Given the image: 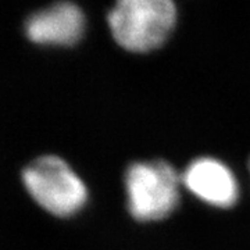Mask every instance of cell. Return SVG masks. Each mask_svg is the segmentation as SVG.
<instances>
[{"label":"cell","mask_w":250,"mask_h":250,"mask_svg":"<svg viewBox=\"0 0 250 250\" xmlns=\"http://www.w3.org/2000/svg\"><path fill=\"white\" fill-rule=\"evenodd\" d=\"M178 10L171 0H120L108 10L111 35L129 52L161 46L175 27Z\"/></svg>","instance_id":"obj_1"},{"label":"cell","mask_w":250,"mask_h":250,"mask_svg":"<svg viewBox=\"0 0 250 250\" xmlns=\"http://www.w3.org/2000/svg\"><path fill=\"white\" fill-rule=\"evenodd\" d=\"M182 178L168 161H135L124 175L128 211L138 221L163 220L177 208Z\"/></svg>","instance_id":"obj_2"},{"label":"cell","mask_w":250,"mask_h":250,"mask_svg":"<svg viewBox=\"0 0 250 250\" xmlns=\"http://www.w3.org/2000/svg\"><path fill=\"white\" fill-rule=\"evenodd\" d=\"M27 192L42 208L57 217L80 213L88 202V188L70 164L54 154L41 156L22 171Z\"/></svg>","instance_id":"obj_3"},{"label":"cell","mask_w":250,"mask_h":250,"mask_svg":"<svg viewBox=\"0 0 250 250\" xmlns=\"http://www.w3.org/2000/svg\"><path fill=\"white\" fill-rule=\"evenodd\" d=\"M181 178L188 190L207 205L228 208L238 202V179L225 163L215 157L202 156L192 160Z\"/></svg>","instance_id":"obj_4"},{"label":"cell","mask_w":250,"mask_h":250,"mask_svg":"<svg viewBox=\"0 0 250 250\" xmlns=\"http://www.w3.org/2000/svg\"><path fill=\"white\" fill-rule=\"evenodd\" d=\"M85 14L72 1H57L35 11L25 22V34L39 45L71 46L85 32Z\"/></svg>","instance_id":"obj_5"},{"label":"cell","mask_w":250,"mask_h":250,"mask_svg":"<svg viewBox=\"0 0 250 250\" xmlns=\"http://www.w3.org/2000/svg\"><path fill=\"white\" fill-rule=\"evenodd\" d=\"M249 171H250V161H249Z\"/></svg>","instance_id":"obj_6"}]
</instances>
